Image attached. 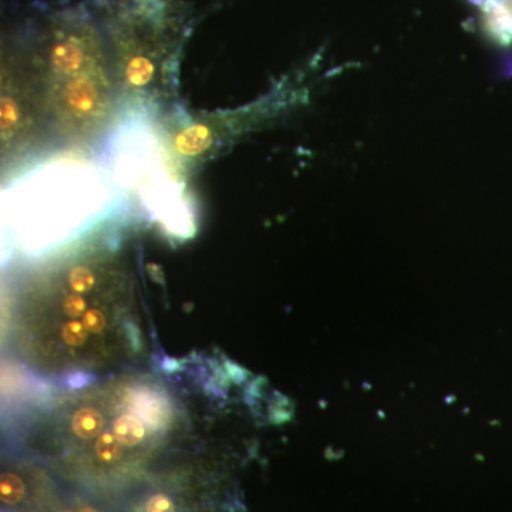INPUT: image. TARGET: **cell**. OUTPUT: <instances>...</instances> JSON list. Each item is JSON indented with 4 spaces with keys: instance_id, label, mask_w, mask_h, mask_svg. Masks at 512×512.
<instances>
[{
    "instance_id": "6da1fadb",
    "label": "cell",
    "mask_w": 512,
    "mask_h": 512,
    "mask_svg": "<svg viewBox=\"0 0 512 512\" xmlns=\"http://www.w3.org/2000/svg\"><path fill=\"white\" fill-rule=\"evenodd\" d=\"M12 336L26 365L46 376H96L143 349L136 291L124 259L107 245L57 255L20 289Z\"/></svg>"
},
{
    "instance_id": "7a4b0ae2",
    "label": "cell",
    "mask_w": 512,
    "mask_h": 512,
    "mask_svg": "<svg viewBox=\"0 0 512 512\" xmlns=\"http://www.w3.org/2000/svg\"><path fill=\"white\" fill-rule=\"evenodd\" d=\"M62 397L39 421V446L53 466L86 483H109L146 466L178 436L184 410L147 376L107 380Z\"/></svg>"
},
{
    "instance_id": "3957f363",
    "label": "cell",
    "mask_w": 512,
    "mask_h": 512,
    "mask_svg": "<svg viewBox=\"0 0 512 512\" xmlns=\"http://www.w3.org/2000/svg\"><path fill=\"white\" fill-rule=\"evenodd\" d=\"M26 55L57 133L76 144L103 136L113 124L119 92L99 19L79 8L57 12Z\"/></svg>"
},
{
    "instance_id": "277c9868",
    "label": "cell",
    "mask_w": 512,
    "mask_h": 512,
    "mask_svg": "<svg viewBox=\"0 0 512 512\" xmlns=\"http://www.w3.org/2000/svg\"><path fill=\"white\" fill-rule=\"evenodd\" d=\"M99 22L120 96L156 94L184 39L177 0H103Z\"/></svg>"
},
{
    "instance_id": "5b68a950",
    "label": "cell",
    "mask_w": 512,
    "mask_h": 512,
    "mask_svg": "<svg viewBox=\"0 0 512 512\" xmlns=\"http://www.w3.org/2000/svg\"><path fill=\"white\" fill-rule=\"evenodd\" d=\"M35 490V485L22 474L6 473L0 476V504L6 507L32 504Z\"/></svg>"
},
{
    "instance_id": "8992f818",
    "label": "cell",
    "mask_w": 512,
    "mask_h": 512,
    "mask_svg": "<svg viewBox=\"0 0 512 512\" xmlns=\"http://www.w3.org/2000/svg\"><path fill=\"white\" fill-rule=\"evenodd\" d=\"M485 12H487L491 32L504 42H510L512 40V3L490 0L485 6Z\"/></svg>"
},
{
    "instance_id": "52a82bcc",
    "label": "cell",
    "mask_w": 512,
    "mask_h": 512,
    "mask_svg": "<svg viewBox=\"0 0 512 512\" xmlns=\"http://www.w3.org/2000/svg\"><path fill=\"white\" fill-rule=\"evenodd\" d=\"M49 512H109L104 505L86 495H74L52 508Z\"/></svg>"
}]
</instances>
